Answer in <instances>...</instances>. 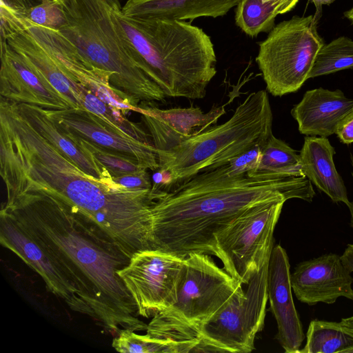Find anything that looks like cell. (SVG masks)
Returning <instances> with one entry per match:
<instances>
[{"label": "cell", "instance_id": "6da1fadb", "mask_svg": "<svg viewBox=\"0 0 353 353\" xmlns=\"http://www.w3.org/2000/svg\"><path fill=\"white\" fill-rule=\"evenodd\" d=\"M0 174L6 192L50 196L94 222L130 259L156 249L152 190H132L82 170L39 134L15 103L0 100Z\"/></svg>", "mask_w": 353, "mask_h": 353}, {"label": "cell", "instance_id": "7a4b0ae2", "mask_svg": "<svg viewBox=\"0 0 353 353\" xmlns=\"http://www.w3.org/2000/svg\"><path fill=\"white\" fill-rule=\"evenodd\" d=\"M10 212L46 250L77 291L81 313L106 332L146 331L118 275L128 256L94 222L64 203L36 192H7Z\"/></svg>", "mask_w": 353, "mask_h": 353}, {"label": "cell", "instance_id": "3957f363", "mask_svg": "<svg viewBox=\"0 0 353 353\" xmlns=\"http://www.w3.org/2000/svg\"><path fill=\"white\" fill-rule=\"evenodd\" d=\"M315 192L303 176L250 177L233 174L225 164L179 184L152 208L157 249L181 257L216 255L215 234L249 208L300 199L311 202Z\"/></svg>", "mask_w": 353, "mask_h": 353}, {"label": "cell", "instance_id": "277c9868", "mask_svg": "<svg viewBox=\"0 0 353 353\" xmlns=\"http://www.w3.org/2000/svg\"><path fill=\"white\" fill-rule=\"evenodd\" d=\"M110 10L132 57L166 97L205 96L216 57L203 29L181 20L128 18L110 6Z\"/></svg>", "mask_w": 353, "mask_h": 353}, {"label": "cell", "instance_id": "5b68a950", "mask_svg": "<svg viewBox=\"0 0 353 353\" xmlns=\"http://www.w3.org/2000/svg\"><path fill=\"white\" fill-rule=\"evenodd\" d=\"M65 22L59 31L96 68L110 74L117 94L134 108L163 101L161 88L128 51L105 0H60Z\"/></svg>", "mask_w": 353, "mask_h": 353}, {"label": "cell", "instance_id": "8992f818", "mask_svg": "<svg viewBox=\"0 0 353 353\" xmlns=\"http://www.w3.org/2000/svg\"><path fill=\"white\" fill-rule=\"evenodd\" d=\"M273 114L268 92L250 93L225 123L208 128L174 148L157 152L159 168L179 185L199 172L228 164L271 134Z\"/></svg>", "mask_w": 353, "mask_h": 353}, {"label": "cell", "instance_id": "52a82bcc", "mask_svg": "<svg viewBox=\"0 0 353 353\" xmlns=\"http://www.w3.org/2000/svg\"><path fill=\"white\" fill-rule=\"evenodd\" d=\"M241 288L242 284L219 268L210 255L192 253L185 257L176 302L152 317L146 334L176 341H199L201 328Z\"/></svg>", "mask_w": 353, "mask_h": 353}, {"label": "cell", "instance_id": "ba28073f", "mask_svg": "<svg viewBox=\"0 0 353 353\" xmlns=\"http://www.w3.org/2000/svg\"><path fill=\"white\" fill-rule=\"evenodd\" d=\"M314 15L294 16L274 26L259 43L256 61L268 91L274 97L299 90L324 44Z\"/></svg>", "mask_w": 353, "mask_h": 353}, {"label": "cell", "instance_id": "9c48e42d", "mask_svg": "<svg viewBox=\"0 0 353 353\" xmlns=\"http://www.w3.org/2000/svg\"><path fill=\"white\" fill-rule=\"evenodd\" d=\"M285 202L273 201L253 206L215 234V256L242 285H248L270 259L274 230Z\"/></svg>", "mask_w": 353, "mask_h": 353}, {"label": "cell", "instance_id": "30bf717a", "mask_svg": "<svg viewBox=\"0 0 353 353\" xmlns=\"http://www.w3.org/2000/svg\"><path fill=\"white\" fill-rule=\"evenodd\" d=\"M270 259L254 273L245 292L240 289L228 305L201 330L194 352L249 353L264 326L268 300Z\"/></svg>", "mask_w": 353, "mask_h": 353}, {"label": "cell", "instance_id": "8fae6325", "mask_svg": "<svg viewBox=\"0 0 353 353\" xmlns=\"http://www.w3.org/2000/svg\"><path fill=\"white\" fill-rule=\"evenodd\" d=\"M184 265L183 257L150 249L135 253L118 272L139 316L153 317L176 302Z\"/></svg>", "mask_w": 353, "mask_h": 353}, {"label": "cell", "instance_id": "7c38bea8", "mask_svg": "<svg viewBox=\"0 0 353 353\" xmlns=\"http://www.w3.org/2000/svg\"><path fill=\"white\" fill-rule=\"evenodd\" d=\"M46 110L64 134L90 141L137 162L144 169L154 171L159 168L153 144L134 138L103 117L85 109Z\"/></svg>", "mask_w": 353, "mask_h": 353}, {"label": "cell", "instance_id": "4fadbf2b", "mask_svg": "<svg viewBox=\"0 0 353 353\" xmlns=\"http://www.w3.org/2000/svg\"><path fill=\"white\" fill-rule=\"evenodd\" d=\"M0 242L42 278L49 291L81 313L77 291L58 265L26 228L8 211L0 212Z\"/></svg>", "mask_w": 353, "mask_h": 353}, {"label": "cell", "instance_id": "5bb4252c", "mask_svg": "<svg viewBox=\"0 0 353 353\" xmlns=\"http://www.w3.org/2000/svg\"><path fill=\"white\" fill-rule=\"evenodd\" d=\"M0 96L12 103L46 110L72 108L69 101L4 40H1Z\"/></svg>", "mask_w": 353, "mask_h": 353}, {"label": "cell", "instance_id": "9a60e30c", "mask_svg": "<svg viewBox=\"0 0 353 353\" xmlns=\"http://www.w3.org/2000/svg\"><path fill=\"white\" fill-rule=\"evenodd\" d=\"M290 281L296 297L309 305L332 304L340 297L353 301V277L336 254L299 263Z\"/></svg>", "mask_w": 353, "mask_h": 353}, {"label": "cell", "instance_id": "2e32d148", "mask_svg": "<svg viewBox=\"0 0 353 353\" xmlns=\"http://www.w3.org/2000/svg\"><path fill=\"white\" fill-rule=\"evenodd\" d=\"M136 112L148 130L157 152L168 151L205 131L225 113L223 106L205 113L200 108L160 109L152 102H141Z\"/></svg>", "mask_w": 353, "mask_h": 353}, {"label": "cell", "instance_id": "e0dca14e", "mask_svg": "<svg viewBox=\"0 0 353 353\" xmlns=\"http://www.w3.org/2000/svg\"><path fill=\"white\" fill-rule=\"evenodd\" d=\"M290 262L285 250L273 247L269 260L267 287L270 310L276 323V336L286 353H299L305 339L292 294Z\"/></svg>", "mask_w": 353, "mask_h": 353}, {"label": "cell", "instance_id": "ac0fdd59", "mask_svg": "<svg viewBox=\"0 0 353 353\" xmlns=\"http://www.w3.org/2000/svg\"><path fill=\"white\" fill-rule=\"evenodd\" d=\"M352 110L353 99L343 91L319 88L307 90L290 113L301 134L327 137L336 133L341 120Z\"/></svg>", "mask_w": 353, "mask_h": 353}, {"label": "cell", "instance_id": "d6986e66", "mask_svg": "<svg viewBox=\"0 0 353 353\" xmlns=\"http://www.w3.org/2000/svg\"><path fill=\"white\" fill-rule=\"evenodd\" d=\"M336 151L327 137L305 136L299 152L302 173L333 202L350 201L342 176L334 165Z\"/></svg>", "mask_w": 353, "mask_h": 353}, {"label": "cell", "instance_id": "ffe728a7", "mask_svg": "<svg viewBox=\"0 0 353 353\" xmlns=\"http://www.w3.org/2000/svg\"><path fill=\"white\" fill-rule=\"evenodd\" d=\"M241 0H128L121 8L131 19L160 18L192 21L225 15Z\"/></svg>", "mask_w": 353, "mask_h": 353}, {"label": "cell", "instance_id": "44dd1931", "mask_svg": "<svg viewBox=\"0 0 353 353\" xmlns=\"http://www.w3.org/2000/svg\"><path fill=\"white\" fill-rule=\"evenodd\" d=\"M16 104L35 130L61 150L82 170L103 181H112V177L106 168L85 155L72 140L59 130L46 109L25 103Z\"/></svg>", "mask_w": 353, "mask_h": 353}, {"label": "cell", "instance_id": "7402d4cb", "mask_svg": "<svg viewBox=\"0 0 353 353\" xmlns=\"http://www.w3.org/2000/svg\"><path fill=\"white\" fill-rule=\"evenodd\" d=\"M296 152L272 134L262 145L257 167L247 175L250 177L271 178L303 176L299 154Z\"/></svg>", "mask_w": 353, "mask_h": 353}, {"label": "cell", "instance_id": "603a6c76", "mask_svg": "<svg viewBox=\"0 0 353 353\" xmlns=\"http://www.w3.org/2000/svg\"><path fill=\"white\" fill-rule=\"evenodd\" d=\"M293 8L285 1L265 3L263 0H241L235 11V23L246 34L256 37L271 31L276 17Z\"/></svg>", "mask_w": 353, "mask_h": 353}, {"label": "cell", "instance_id": "cb8c5ba5", "mask_svg": "<svg viewBox=\"0 0 353 353\" xmlns=\"http://www.w3.org/2000/svg\"><path fill=\"white\" fill-rule=\"evenodd\" d=\"M353 348V331L341 322L312 320L306 343L299 353H348Z\"/></svg>", "mask_w": 353, "mask_h": 353}, {"label": "cell", "instance_id": "d4e9b609", "mask_svg": "<svg viewBox=\"0 0 353 353\" xmlns=\"http://www.w3.org/2000/svg\"><path fill=\"white\" fill-rule=\"evenodd\" d=\"M199 341H176L141 335L122 330L113 339L112 346L122 353H188L194 352Z\"/></svg>", "mask_w": 353, "mask_h": 353}, {"label": "cell", "instance_id": "484cf974", "mask_svg": "<svg viewBox=\"0 0 353 353\" xmlns=\"http://www.w3.org/2000/svg\"><path fill=\"white\" fill-rule=\"evenodd\" d=\"M352 68L353 40L340 37L324 43L319 50L308 79Z\"/></svg>", "mask_w": 353, "mask_h": 353}, {"label": "cell", "instance_id": "4316f807", "mask_svg": "<svg viewBox=\"0 0 353 353\" xmlns=\"http://www.w3.org/2000/svg\"><path fill=\"white\" fill-rule=\"evenodd\" d=\"M65 136L72 140L88 158L106 168L112 178L144 169L137 162L90 141L74 136Z\"/></svg>", "mask_w": 353, "mask_h": 353}, {"label": "cell", "instance_id": "83f0119b", "mask_svg": "<svg viewBox=\"0 0 353 353\" xmlns=\"http://www.w3.org/2000/svg\"><path fill=\"white\" fill-rule=\"evenodd\" d=\"M83 94L82 105L85 110L103 117L134 138L142 142L153 144L150 134L143 130L139 125L125 117L121 110L109 105L90 90H85Z\"/></svg>", "mask_w": 353, "mask_h": 353}, {"label": "cell", "instance_id": "f1b7e54d", "mask_svg": "<svg viewBox=\"0 0 353 353\" xmlns=\"http://www.w3.org/2000/svg\"><path fill=\"white\" fill-rule=\"evenodd\" d=\"M15 13L35 25L57 30L65 22L60 0L45 1L23 12Z\"/></svg>", "mask_w": 353, "mask_h": 353}, {"label": "cell", "instance_id": "f546056e", "mask_svg": "<svg viewBox=\"0 0 353 353\" xmlns=\"http://www.w3.org/2000/svg\"><path fill=\"white\" fill-rule=\"evenodd\" d=\"M263 145H256L232 159L228 163L230 172L233 174H247L254 170L259 162Z\"/></svg>", "mask_w": 353, "mask_h": 353}, {"label": "cell", "instance_id": "4dcf8cb0", "mask_svg": "<svg viewBox=\"0 0 353 353\" xmlns=\"http://www.w3.org/2000/svg\"><path fill=\"white\" fill-rule=\"evenodd\" d=\"M113 181L128 189L151 190L152 183L146 169L112 178Z\"/></svg>", "mask_w": 353, "mask_h": 353}, {"label": "cell", "instance_id": "1f68e13d", "mask_svg": "<svg viewBox=\"0 0 353 353\" xmlns=\"http://www.w3.org/2000/svg\"><path fill=\"white\" fill-rule=\"evenodd\" d=\"M335 134L341 143L344 144L353 143V110L341 120Z\"/></svg>", "mask_w": 353, "mask_h": 353}, {"label": "cell", "instance_id": "d6a6232c", "mask_svg": "<svg viewBox=\"0 0 353 353\" xmlns=\"http://www.w3.org/2000/svg\"><path fill=\"white\" fill-rule=\"evenodd\" d=\"M40 3L37 0H1V3L15 12H21Z\"/></svg>", "mask_w": 353, "mask_h": 353}, {"label": "cell", "instance_id": "836d02e7", "mask_svg": "<svg viewBox=\"0 0 353 353\" xmlns=\"http://www.w3.org/2000/svg\"><path fill=\"white\" fill-rule=\"evenodd\" d=\"M341 259L347 270L350 273L353 272V243L347 245L341 256Z\"/></svg>", "mask_w": 353, "mask_h": 353}, {"label": "cell", "instance_id": "e575fe53", "mask_svg": "<svg viewBox=\"0 0 353 353\" xmlns=\"http://www.w3.org/2000/svg\"><path fill=\"white\" fill-rule=\"evenodd\" d=\"M316 7V13L314 17L317 20L319 19L323 5L330 4L333 0H311Z\"/></svg>", "mask_w": 353, "mask_h": 353}, {"label": "cell", "instance_id": "d590c367", "mask_svg": "<svg viewBox=\"0 0 353 353\" xmlns=\"http://www.w3.org/2000/svg\"><path fill=\"white\" fill-rule=\"evenodd\" d=\"M350 163H351V166H352L351 175H352V177L353 179V156L351 153L350 154ZM347 207L349 208L350 215H351L350 225H351V227L353 228V201H350V203Z\"/></svg>", "mask_w": 353, "mask_h": 353}, {"label": "cell", "instance_id": "8d00e7d4", "mask_svg": "<svg viewBox=\"0 0 353 353\" xmlns=\"http://www.w3.org/2000/svg\"><path fill=\"white\" fill-rule=\"evenodd\" d=\"M340 322L343 325L353 331V316L348 318H343Z\"/></svg>", "mask_w": 353, "mask_h": 353}, {"label": "cell", "instance_id": "74e56055", "mask_svg": "<svg viewBox=\"0 0 353 353\" xmlns=\"http://www.w3.org/2000/svg\"><path fill=\"white\" fill-rule=\"evenodd\" d=\"M287 1L289 3H290L292 6H293L294 7L296 6L297 2L299 1V0H263V1L265 3H266V2H277V1Z\"/></svg>", "mask_w": 353, "mask_h": 353}, {"label": "cell", "instance_id": "f35d334b", "mask_svg": "<svg viewBox=\"0 0 353 353\" xmlns=\"http://www.w3.org/2000/svg\"><path fill=\"white\" fill-rule=\"evenodd\" d=\"M344 15L346 18H347L348 19L353 22V6L351 9L345 12Z\"/></svg>", "mask_w": 353, "mask_h": 353}, {"label": "cell", "instance_id": "ab89813d", "mask_svg": "<svg viewBox=\"0 0 353 353\" xmlns=\"http://www.w3.org/2000/svg\"><path fill=\"white\" fill-rule=\"evenodd\" d=\"M37 1L41 3L48 1H59V0H37Z\"/></svg>", "mask_w": 353, "mask_h": 353}, {"label": "cell", "instance_id": "60d3db41", "mask_svg": "<svg viewBox=\"0 0 353 353\" xmlns=\"http://www.w3.org/2000/svg\"><path fill=\"white\" fill-rule=\"evenodd\" d=\"M348 353H353V348L348 351Z\"/></svg>", "mask_w": 353, "mask_h": 353}]
</instances>
